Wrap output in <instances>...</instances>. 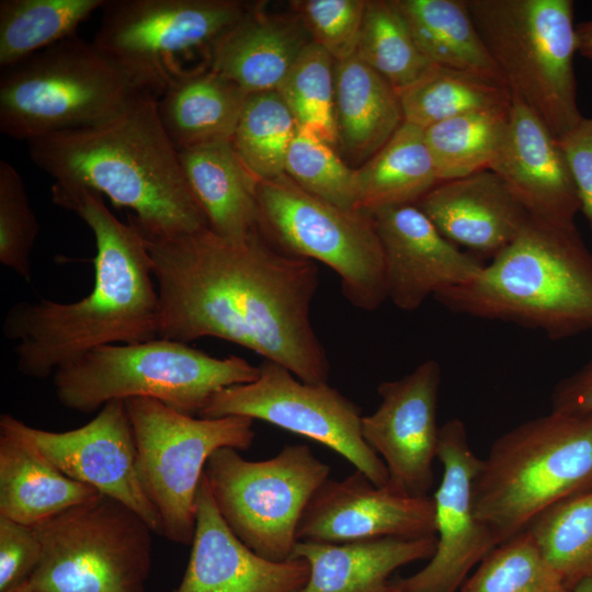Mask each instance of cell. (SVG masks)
I'll use <instances>...</instances> for the list:
<instances>
[{"label":"cell","mask_w":592,"mask_h":592,"mask_svg":"<svg viewBox=\"0 0 592 592\" xmlns=\"http://www.w3.org/2000/svg\"><path fill=\"white\" fill-rule=\"evenodd\" d=\"M144 238L160 300L159 338H218L301 382L328 383L330 364L310 319L319 283L314 261L283 253L259 229L239 240L209 227Z\"/></svg>","instance_id":"cell-1"},{"label":"cell","mask_w":592,"mask_h":592,"mask_svg":"<svg viewBox=\"0 0 592 592\" xmlns=\"http://www.w3.org/2000/svg\"><path fill=\"white\" fill-rule=\"evenodd\" d=\"M52 198L91 229L94 284L73 303L42 298L9 309L3 333L15 341L18 369L33 378L54 375L100 346L157 339L160 329V300L141 232L118 220L89 189L55 182Z\"/></svg>","instance_id":"cell-2"},{"label":"cell","mask_w":592,"mask_h":592,"mask_svg":"<svg viewBox=\"0 0 592 592\" xmlns=\"http://www.w3.org/2000/svg\"><path fill=\"white\" fill-rule=\"evenodd\" d=\"M32 161L55 182L77 185L129 208L147 237H175L208 227L166 134L157 99L138 93L114 118L27 141Z\"/></svg>","instance_id":"cell-3"},{"label":"cell","mask_w":592,"mask_h":592,"mask_svg":"<svg viewBox=\"0 0 592 592\" xmlns=\"http://www.w3.org/2000/svg\"><path fill=\"white\" fill-rule=\"evenodd\" d=\"M454 314L539 330L550 340L592 332V251L576 225L533 218L466 284L433 296Z\"/></svg>","instance_id":"cell-4"},{"label":"cell","mask_w":592,"mask_h":592,"mask_svg":"<svg viewBox=\"0 0 592 592\" xmlns=\"http://www.w3.org/2000/svg\"><path fill=\"white\" fill-rule=\"evenodd\" d=\"M590 489L592 410H551L492 443L474 479V510L501 544L548 508Z\"/></svg>","instance_id":"cell-5"},{"label":"cell","mask_w":592,"mask_h":592,"mask_svg":"<svg viewBox=\"0 0 592 592\" xmlns=\"http://www.w3.org/2000/svg\"><path fill=\"white\" fill-rule=\"evenodd\" d=\"M259 366L237 355L212 356L157 338L93 349L58 368L53 384L67 409L90 413L113 400L150 398L196 417L224 388L254 382Z\"/></svg>","instance_id":"cell-6"},{"label":"cell","mask_w":592,"mask_h":592,"mask_svg":"<svg viewBox=\"0 0 592 592\" xmlns=\"http://www.w3.org/2000/svg\"><path fill=\"white\" fill-rule=\"evenodd\" d=\"M473 20L512 95L558 139L582 118L573 57L571 0H467Z\"/></svg>","instance_id":"cell-7"},{"label":"cell","mask_w":592,"mask_h":592,"mask_svg":"<svg viewBox=\"0 0 592 592\" xmlns=\"http://www.w3.org/2000/svg\"><path fill=\"white\" fill-rule=\"evenodd\" d=\"M138 93L92 42L75 35L2 69L0 130L27 143L96 126Z\"/></svg>","instance_id":"cell-8"},{"label":"cell","mask_w":592,"mask_h":592,"mask_svg":"<svg viewBox=\"0 0 592 592\" xmlns=\"http://www.w3.org/2000/svg\"><path fill=\"white\" fill-rule=\"evenodd\" d=\"M32 527L35 592H146L155 532L122 502L100 493Z\"/></svg>","instance_id":"cell-9"},{"label":"cell","mask_w":592,"mask_h":592,"mask_svg":"<svg viewBox=\"0 0 592 592\" xmlns=\"http://www.w3.org/2000/svg\"><path fill=\"white\" fill-rule=\"evenodd\" d=\"M132 423L137 471L158 514L160 535L172 543L193 540L196 498L205 465L219 448L247 451L255 437L247 417L196 418L150 398L125 400Z\"/></svg>","instance_id":"cell-10"},{"label":"cell","mask_w":592,"mask_h":592,"mask_svg":"<svg viewBox=\"0 0 592 592\" xmlns=\"http://www.w3.org/2000/svg\"><path fill=\"white\" fill-rule=\"evenodd\" d=\"M258 229L285 254L319 261L341 280L345 298L372 311L387 298L383 247L373 217L321 200L283 174L260 181Z\"/></svg>","instance_id":"cell-11"},{"label":"cell","mask_w":592,"mask_h":592,"mask_svg":"<svg viewBox=\"0 0 592 592\" xmlns=\"http://www.w3.org/2000/svg\"><path fill=\"white\" fill-rule=\"evenodd\" d=\"M329 474L330 467L305 444L285 445L265 460H248L223 447L204 468L213 500L232 533L275 562L292 557L304 510Z\"/></svg>","instance_id":"cell-12"},{"label":"cell","mask_w":592,"mask_h":592,"mask_svg":"<svg viewBox=\"0 0 592 592\" xmlns=\"http://www.w3.org/2000/svg\"><path fill=\"white\" fill-rule=\"evenodd\" d=\"M237 0H106L93 44L139 93L156 99L248 11ZM191 70V69H190Z\"/></svg>","instance_id":"cell-13"},{"label":"cell","mask_w":592,"mask_h":592,"mask_svg":"<svg viewBox=\"0 0 592 592\" xmlns=\"http://www.w3.org/2000/svg\"><path fill=\"white\" fill-rule=\"evenodd\" d=\"M259 371L254 382L215 394L198 417L239 415L269 422L333 449L375 486H387V468L363 439L361 408L355 402L328 383L301 382L269 360Z\"/></svg>","instance_id":"cell-14"},{"label":"cell","mask_w":592,"mask_h":592,"mask_svg":"<svg viewBox=\"0 0 592 592\" xmlns=\"http://www.w3.org/2000/svg\"><path fill=\"white\" fill-rule=\"evenodd\" d=\"M436 458L443 466L433 496L436 548L424 568L396 580L400 592H456L470 570L500 544L474 510L473 483L481 459L470 448L460 419L440 426Z\"/></svg>","instance_id":"cell-15"},{"label":"cell","mask_w":592,"mask_h":592,"mask_svg":"<svg viewBox=\"0 0 592 592\" xmlns=\"http://www.w3.org/2000/svg\"><path fill=\"white\" fill-rule=\"evenodd\" d=\"M0 426L23 437L67 477L127 505L160 535L158 514L139 481L125 400L105 403L91 421L65 432L36 429L11 414L1 415Z\"/></svg>","instance_id":"cell-16"},{"label":"cell","mask_w":592,"mask_h":592,"mask_svg":"<svg viewBox=\"0 0 592 592\" xmlns=\"http://www.w3.org/2000/svg\"><path fill=\"white\" fill-rule=\"evenodd\" d=\"M441 377L439 362L426 360L406 376L380 383L379 406L362 417L363 439L384 462L386 487L394 492L421 498L433 487Z\"/></svg>","instance_id":"cell-17"},{"label":"cell","mask_w":592,"mask_h":592,"mask_svg":"<svg viewBox=\"0 0 592 592\" xmlns=\"http://www.w3.org/2000/svg\"><path fill=\"white\" fill-rule=\"evenodd\" d=\"M435 536L430 497H410L375 486L362 471L327 479L310 498L297 528V542L348 543L380 537Z\"/></svg>","instance_id":"cell-18"},{"label":"cell","mask_w":592,"mask_h":592,"mask_svg":"<svg viewBox=\"0 0 592 592\" xmlns=\"http://www.w3.org/2000/svg\"><path fill=\"white\" fill-rule=\"evenodd\" d=\"M385 258L387 298L406 311L429 296L474 280L486 263L443 237L415 204L369 212Z\"/></svg>","instance_id":"cell-19"},{"label":"cell","mask_w":592,"mask_h":592,"mask_svg":"<svg viewBox=\"0 0 592 592\" xmlns=\"http://www.w3.org/2000/svg\"><path fill=\"white\" fill-rule=\"evenodd\" d=\"M490 170L531 218L555 226L574 225L580 203L565 153L543 121L515 95Z\"/></svg>","instance_id":"cell-20"},{"label":"cell","mask_w":592,"mask_h":592,"mask_svg":"<svg viewBox=\"0 0 592 592\" xmlns=\"http://www.w3.org/2000/svg\"><path fill=\"white\" fill-rule=\"evenodd\" d=\"M191 555L175 592H294L309 577L301 558L275 562L246 546L221 517L204 473Z\"/></svg>","instance_id":"cell-21"},{"label":"cell","mask_w":592,"mask_h":592,"mask_svg":"<svg viewBox=\"0 0 592 592\" xmlns=\"http://www.w3.org/2000/svg\"><path fill=\"white\" fill-rule=\"evenodd\" d=\"M415 205L447 240L492 258L511 244L531 219L490 169L441 182Z\"/></svg>","instance_id":"cell-22"},{"label":"cell","mask_w":592,"mask_h":592,"mask_svg":"<svg viewBox=\"0 0 592 592\" xmlns=\"http://www.w3.org/2000/svg\"><path fill=\"white\" fill-rule=\"evenodd\" d=\"M311 42L296 13H267L251 4L213 46L208 67L249 94L277 91Z\"/></svg>","instance_id":"cell-23"},{"label":"cell","mask_w":592,"mask_h":592,"mask_svg":"<svg viewBox=\"0 0 592 592\" xmlns=\"http://www.w3.org/2000/svg\"><path fill=\"white\" fill-rule=\"evenodd\" d=\"M436 536L380 537L341 544L298 540L291 558L309 565L306 583L294 592H400L391 573L430 559Z\"/></svg>","instance_id":"cell-24"},{"label":"cell","mask_w":592,"mask_h":592,"mask_svg":"<svg viewBox=\"0 0 592 592\" xmlns=\"http://www.w3.org/2000/svg\"><path fill=\"white\" fill-rule=\"evenodd\" d=\"M189 186L217 235L239 240L258 229L259 181L231 139H214L179 150Z\"/></svg>","instance_id":"cell-25"},{"label":"cell","mask_w":592,"mask_h":592,"mask_svg":"<svg viewBox=\"0 0 592 592\" xmlns=\"http://www.w3.org/2000/svg\"><path fill=\"white\" fill-rule=\"evenodd\" d=\"M334 119L343 160L358 167L405 122L398 91L357 54L335 61Z\"/></svg>","instance_id":"cell-26"},{"label":"cell","mask_w":592,"mask_h":592,"mask_svg":"<svg viewBox=\"0 0 592 592\" xmlns=\"http://www.w3.org/2000/svg\"><path fill=\"white\" fill-rule=\"evenodd\" d=\"M100 494L46 459L23 437L0 426V516L34 526Z\"/></svg>","instance_id":"cell-27"},{"label":"cell","mask_w":592,"mask_h":592,"mask_svg":"<svg viewBox=\"0 0 592 592\" xmlns=\"http://www.w3.org/2000/svg\"><path fill=\"white\" fill-rule=\"evenodd\" d=\"M249 93L206 66L177 77L157 98L159 121L178 150L231 139Z\"/></svg>","instance_id":"cell-28"},{"label":"cell","mask_w":592,"mask_h":592,"mask_svg":"<svg viewBox=\"0 0 592 592\" xmlns=\"http://www.w3.org/2000/svg\"><path fill=\"white\" fill-rule=\"evenodd\" d=\"M395 2L431 65L466 70L505 83L473 20L467 0Z\"/></svg>","instance_id":"cell-29"},{"label":"cell","mask_w":592,"mask_h":592,"mask_svg":"<svg viewBox=\"0 0 592 592\" xmlns=\"http://www.w3.org/2000/svg\"><path fill=\"white\" fill-rule=\"evenodd\" d=\"M358 208L415 204L440 182L424 129L403 122L390 139L355 169Z\"/></svg>","instance_id":"cell-30"},{"label":"cell","mask_w":592,"mask_h":592,"mask_svg":"<svg viewBox=\"0 0 592 592\" xmlns=\"http://www.w3.org/2000/svg\"><path fill=\"white\" fill-rule=\"evenodd\" d=\"M398 94L403 121L423 129L462 114L509 107L512 103L505 83L437 65H431Z\"/></svg>","instance_id":"cell-31"},{"label":"cell","mask_w":592,"mask_h":592,"mask_svg":"<svg viewBox=\"0 0 592 592\" xmlns=\"http://www.w3.org/2000/svg\"><path fill=\"white\" fill-rule=\"evenodd\" d=\"M106 0H1L0 67L14 66L71 36Z\"/></svg>","instance_id":"cell-32"},{"label":"cell","mask_w":592,"mask_h":592,"mask_svg":"<svg viewBox=\"0 0 592 592\" xmlns=\"http://www.w3.org/2000/svg\"><path fill=\"white\" fill-rule=\"evenodd\" d=\"M510 107L469 112L424 129L440 182L491 168L508 129Z\"/></svg>","instance_id":"cell-33"},{"label":"cell","mask_w":592,"mask_h":592,"mask_svg":"<svg viewBox=\"0 0 592 592\" xmlns=\"http://www.w3.org/2000/svg\"><path fill=\"white\" fill-rule=\"evenodd\" d=\"M298 130L296 121L277 91L250 93L231 141L258 181L285 174L289 146Z\"/></svg>","instance_id":"cell-34"},{"label":"cell","mask_w":592,"mask_h":592,"mask_svg":"<svg viewBox=\"0 0 592 592\" xmlns=\"http://www.w3.org/2000/svg\"><path fill=\"white\" fill-rule=\"evenodd\" d=\"M356 54L397 91L431 66L395 0H366Z\"/></svg>","instance_id":"cell-35"},{"label":"cell","mask_w":592,"mask_h":592,"mask_svg":"<svg viewBox=\"0 0 592 592\" xmlns=\"http://www.w3.org/2000/svg\"><path fill=\"white\" fill-rule=\"evenodd\" d=\"M526 530L569 589L592 578V489L548 508Z\"/></svg>","instance_id":"cell-36"},{"label":"cell","mask_w":592,"mask_h":592,"mask_svg":"<svg viewBox=\"0 0 592 592\" xmlns=\"http://www.w3.org/2000/svg\"><path fill=\"white\" fill-rule=\"evenodd\" d=\"M460 592H571L525 530L494 547Z\"/></svg>","instance_id":"cell-37"},{"label":"cell","mask_w":592,"mask_h":592,"mask_svg":"<svg viewBox=\"0 0 592 592\" xmlns=\"http://www.w3.org/2000/svg\"><path fill=\"white\" fill-rule=\"evenodd\" d=\"M335 60L311 42L298 56L277 92L291 110L298 130L335 145Z\"/></svg>","instance_id":"cell-38"},{"label":"cell","mask_w":592,"mask_h":592,"mask_svg":"<svg viewBox=\"0 0 592 592\" xmlns=\"http://www.w3.org/2000/svg\"><path fill=\"white\" fill-rule=\"evenodd\" d=\"M285 174L306 192L348 210H360L352 169L332 145L297 130L285 162Z\"/></svg>","instance_id":"cell-39"},{"label":"cell","mask_w":592,"mask_h":592,"mask_svg":"<svg viewBox=\"0 0 592 592\" xmlns=\"http://www.w3.org/2000/svg\"><path fill=\"white\" fill-rule=\"evenodd\" d=\"M39 224L24 182L8 161H0V262L26 283L32 282L31 253Z\"/></svg>","instance_id":"cell-40"},{"label":"cell","mask_w":592,"mask_h":592,"mask_svg":"<svg viewBox=\"0 0 592 592\" xmlns=\"http://www.w3.org/2000/svg\"><path fill=\"white\" fill-rule=\"evenodd\" d=\"M314 43L335 61L356 54L366 0L292 1Z\"/></svg>","instance_id":"cell-41"},{"label":"cell","mask_w":592,"mask_h":592,"mask_svg":"<svg viewBox=\"0 0 592 592\" xmlns=\"http://www.w3.org/2000/svg\"><path fill=\"white\" fill-rule=\"evenodd\" d=\"M41 558L33 527L0 516V592L27 581Z\"/></svg>","instance_id":"cell-42"},{"label":"cell","mask_w":592,"mask_h":592,"mask_svg":"<svg viewBox=\"0 0 592 592\" xmlns=\"http://www.w3.org/2000/svg\"><path fill=\"white\" fill-rule=\"evenodd\" d=\"M558 143L570 169L580 212L592 230V117H583Z\"/></svg>","instance_id":"cell-43"},{"label":"cell","mask_w":592,"mask_h":592,"mask_svg":"<svg viewBox=\"0 0 592 592\" xmlns=\"http://www.w3.org/2000/svg\"><path fill=\"white\" fill-rule=\"evenodd\" d=\"M550 400L554 411L585 412L592 410V357L578 371L557 383Z\"/></svg>","instance_id":"cell-44"},{"label":"cell","mask_w":592,"mask_h":592,"mask_svg":"<svg viewBox=\"0 0 592 592\" xmlns=\"http://www.w3.org/2000/svg\"><path fill=\"white\" fill-rule=\"evenodd\" d=\"M576 35L578 53L592 60V19L577 24Z\"/></svg>","instance_id":"cell-45"},{"label":"cell","mask_w":592,"mask_h":592,"mask_svg":"<svg viewBox=\"0 0 592 592\" xmlns=\"http://www.w3.org/2000/svg\"><path fill=\"white\" fill-rule=\"evenodd\" d=\"M571 592H592V578L581 581Z\"/></svg>","instance_id":"cell-46"},{"label":"cell","mask_w":592,"mask_h":592,"mask_svg":"<svg viewBox=\"0 0 592 592\" xmlns=\"http://www.w3.org/2000/svg\"><path fill=\"white\" fill-rule=\"evenodd\" d=\"M3 592H35L31 587L29 580L24 581L15 587H12Z\"/></svg>","instance_id":"cell-47"}]
</instances>
